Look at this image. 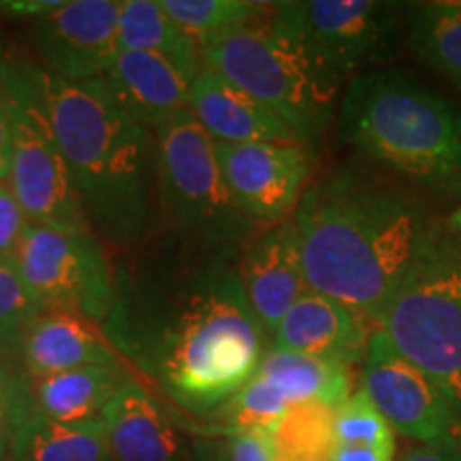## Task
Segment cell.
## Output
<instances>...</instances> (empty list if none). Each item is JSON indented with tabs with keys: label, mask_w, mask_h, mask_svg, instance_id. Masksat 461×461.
Here are the masks:
<instances>
[{
	"label": "cell",
	"mask_w": 461,
	"mask_h": 461,
	"mask_svg": "<svg viewBox=\"0 0 461 461\" xmlns=\"http://www.w3.org/2000/svg\"><path fill=\"white\" fill-rule=\"evenodd\" d=\"M257 374L269 380L291 406L322 403L338 411L353 395V376L348 366L288 350L272 348L265 353Z\"/></svg>",
	"instance_id": "cell-22"
},
{
	"label": "cell",
	"mask_w": 461,
	"mask_h": 461,
	"mask_svg": "<svg viewBox=\"0 0 461 461\" xmlns=\"http://www.w3.org/2000/svg\"><path fill=\"white\" fill-rule=\"evenodd\" d=\"M240 278L265 333L308 291L293 221L258 227L240 250Z\"/></svg>",
	"instance_id": "cell-14"
},
{
	"label": "cell",
	"mask_w": 461,
	"mask_h": 461,
	"mask_svg": "<svg viewBox=\"0 0 461 461\" xmlns=\"http://www.w3.org/2000/svg\"><path fill=\"white\" fill-rule=\"evenodd\" d=\"M43 310L22 282L14 258H0V367L22 372L26 333Z\"/></svg>",
	"instance_id": "cell-27"
},
{
	"label": "cell",
	"mask_w": 461,
	"mask_h": 461,
	"mask_svg": "<svg viewBox=\"0 0 461 461\" xmlns=\"http://www.w3.org/2000/svg\"><path fill=\"white\" fill-rule=\"evenodd\" d=\"M101 423L112 461H186L165 412L132 376L109 402Z\"/></svg>",
	"instance_id": "cell-19"
},
{
	"label": "cell",
	"mask_w": 461,
	"mask_h": 461,
	"mask_svg": "<svg viewBox=\"0 0 461 461\" xmlns=\"http://www.w3.org/2000/svg\"><path fill=\"white\" fill-rule=\"evenodd\" d=\"M218 447V461H276V442L272 431L255 429L227 434Z\"/></svg>",
	"instance_id": "cell-31"
},
{
	"label": "cell",
	"mask_w": 461,
	"mask_h": 461,
	"mask_svg": "<svg viewBox=\"0 0 461 461\" xmlns=\"http://www.w3.org/2000/svg\"><path fill=\"white\" fill-rule=\"evenodd\" d=\"M99 79L113 105L149 132L190 112V82L160 56L120 50Z\"/></svg>",
	"instance_id": "cell-15"
},
{
	"label": "cell",
	"mask_w": 461,
	"mask_h": 461,
	"mask_svg": "<svg viewBox=\"0 0 461 461\" xmlns=\"http://www.w3.org/2000/svg\"><path fill=\"white\" fill-rule=\"evenodd\" d=\"M291 408L286 397L261 374H255L230 400L212 412L214 434H240V431H274L285 412Z\"/></svg>",
	"instance_id": "cell-28"
},
{
	"label": "cell",
	"mask_w": 461,
	"mask_h": 461,
	"mask_svg": "<svg viewBox=\"0 0 461 461\" xmlns=\"http://www.w3.org/2000/svg\"><path fill=\"white\" fill-rule=\"evenodd\" d=\"M122 0H67L34 20V50L41 68L65 82L99 79L118 56Z\"/></svg>",
	"instance_id": "cell-13"
},
{
	"label": "cell",
	"mask_w": 461,
	"mask_h": 461,
	"mask_svg": "<svg viewBox=\"0 0 461 461\" xmlns=\"http://www.w3.org/2000/svg\"><path fill=\"white\" fill-rule=\"evenodd\" d=\"M190 113L216 143H302L278 115L207 67L190 82Z\"/></svg>",
	"instance_id": "cell-17"
},
{
	"label": "cell",
	"mask_w": 461,
	"mask_h": 461,
	"mask_svg": "<svg viewBox=\"0 0 461 461\" xmlns=\"http://www.w3.org/2000/svg\"><path fill=\"white\" fill-rule=\"evenodd\" d=\"M118 299L101 327L120 359L184 411L212 414L255 376L265 330L248 303L240 252L165 233L118 267Z\"/></svg>",
	"instance_id": "cell-1"
},
{
	"label": "cell",
	"mask_w": 461,
	"mask_h": 461,
	"mask_svg": "<svg viewBox=\"0 0 461 461\" xmlns=\"http://www.w3.org/2000/svg\"><path fill=\"white\" fill-rule=\"evenodd\" d=\"M338 132L361 157L428 193H461V109L400 71H366L346 84Z\"/></svg>",
	"instance_id": "cell-4"
},
{
	"label": "cell",
	"mask_w": 461,
	"mask_h": 461,
	"mask_svg": "<svg viewBox=\"0 0 461 461\" xmlns=\"http://www.w3.org/2000/svg\"><path fill=\"white\" fill-rule=\"evenodd\" d=\"M160 9L188 32L199 48L218 34L255 24L272 14L276 3L255 0H158Z\"/></svg>",
	"instance_id": "cell-25"
},
{
	"label": "cell",
	"mask_w": 461,
	"mask_h": 461,
	"mask_svg": "<svg viewBox=\"0 0 461 461\" xmlns=\"http://www.w3.org/2000/svg\"><path fill=\"white\" fill-rule=\"evenodd\" d=\"M122 363L99 325L84 316L43 310L26 333L22 348V372L28 380L84 366Z\"/></svg>",
	"instance_id": "cell-18"
},
{
	"label": "cell",
	"mask_w": 461,
	"mask_h": 461,
	"mask_svg": "<svg viewBox=\"0 0 461 461\" xmlns=\"http://www.w3.org/2000/svg\"><path fill=\"white\" fill-rule=\"evenodd\" d=\"M37 412L32 383L22 372L0 367V457L9 453L11 442L26 420Z\"/></svg>",
	"instance_id": "cell-30"
},
{
	"label": "cell",
	"mask_w": 461,
	"mask_h": 461,
	"mask_svg": "<svg viewBox=\"0 0 461 461\" xmlns=\"http://www.w3.org/2000/svg\"><path fill=\"white\" fill-rule=\"evenodd\" d=\"M0 461H11V459L7 457V455H5V457H0Z\"/></svg>",
	"instance_id": "cell-38"
},
{
	"label": "cell",
	"mask_w": 461,
	"mask_h": 461,
	"mask_svg": "<svg viewBox=\"0 0 461 461\" xmlns=\"http://www.w3.org/2000/svg\"><path fill=\"white\" fill-rule=\"evenodd\" d=\"M157 137V230L193 244L240 252L257 224L230 199L214 140L184 112Z\"/></svg>",
	"instance_id": "cell-7"
},
{
	"label": "cell",
	"mask_w": 461,
	"mask_h": 461,
	"mask_svg": "<svg viewBox=\"0 0 461 461\" xmlns=\"http://www.w3.org/2000/svg\"><path fill=\"white\" fill-rule=\"evenodd\" d=\"M222 180L257 227L291 221L308 188L314 157L303 143H216Z\"/></svg>",
	"instance_id": "cell-12"
},
{
	"label": "cell",
	"mask_w": 461,
	"mask_h": 461,
	"mask_svg": "<svg viewBox=\"0 0 461 461\" xmlns=\"http://www.w3.org/2000/svg\"><path fill=\"white\" fill-rule=\"evenodd\" d=\"M131 378L122 363L84 366L51 376L31 380L34 408L58 423H99L103 412Z\"/></svg>",
	"instance_id": "cell-20"
},
{
	"label": "cell",
	"mask_w": 461,
	"mask_h": 461,
	"mask_svg": "<svg viewBox=\"0 0 461 461\" xmlns=\"http://www.w3.org/2000/svg\"><path fill=\"white\" fill-rule=\"evenodd\" d=\"M376 330L461 414V235L434 224Z\"/></svg>",
	"instance_id": "cell-5"
},
{
	"label": "cell",
	"mask_w": 461,
	"mask_h": 461,
	"mask_svg": "<svg viewBox=\"0 0 461 461\" xmlns=\"http://www.w3.org/2000/svg\"><path fill=\"white\" fill-rule=\"evenodd\" d=\"M0 79L11 126L7 180L26 218L65 233L95 235L82 214L67 160L45 112L37 65L0 60Z\"/></svg>",
	"instance_id": "cell-8"
},
{
	"label": "cell",
	"mask_w": 461,
	"mask_h": 461,
	"mask_svg": "<svg viewBox=\"0 0 461 461\" xmlns=\"http://www.w3.org/2000/svg\"><path fill=\"white\" fill-rule=\"evenodd\" d=\"M402 7L384 0H293L276 3L267 22L316 71L342 86L393 50Z\"/></svg>",
	"instance_id": "cell-9"
},
{
	"label": "cell",
	"mask_w": 461,
	"mask_h": 461,
	"mask_svg": "<svg viewBox=\"0 0 461 461\" xmlns=\"http://www.w3.org/2000/svg\"><path fill=\"white\" fill-rule=\"evenodd\" d=\"M14 261L28 293L45 310L84 316L99 327L112 316L118 272L95 235L28 222Z\"/></svg>",
	"instance_id": "cell-10"
},
{
	"label": "cell",
	"mask_w": 461,
	"mask_h": 461,
	"mask_svg": "<svg viewBox=\"0 0 461 461\" xmlns=\"http://www.w3.org/2000/svg\"><path fill=\"white\" fill-rule=\"evenodd\" d=\"M333 436H336V445L380 447L395 451V431L361 389L336 411Z\"/></svg>",
	"instance_id": "cell-29"
},
{
	"label": "cell",
	"mask_w": 461,
	"mask_h": 461,
	"mask_svg": "<svg viewBox=\"0 0 461 461\" xmlns=\"http://www.w3.org/2000/svg\"><path fill=\"white\" fill-rule=\"evenodd\" d=\"M11 461H112L103 423L68 425L34 412L11 442Z\"/></svg>",
	"instance_id": "cell-24"
},
{
	"label": "cell",
	"mask_w": 461,
	"mask_h": 461,
	"mask_svg": "<svg viewBox=\"0 0 461 461\" xmlns=\"http://www.w3.org/2000/svg\"><path fill=\"white\" fill-rule=\"evenodd\" d=\"M37 82L90 230L137 250L157 230V137L113 105L101 79L65 82L37 65Z\"/></svg>",
	"instance_id": "cell-3"
},
{
	"label": "cell",
	"mask_w": 461,
	"mask_h": 461,
	"mask_svg": "<svg viewBox=\"0 0 461 461\" xmlns=\"http://www.w3.org/2000/svg\"><path fill=\"white\" fill-rule=\"evenodd\" d=\"M291 221L308 288L376 327L436 224L411 190L355 169L310 184Z\"/></svg>",
	"instance_id": "cell-2"
},
{
	"label": "cell",
	"mask_w": 461,
	"mask_h": 461,
	"mask_svg": "<svg viewBox=\"0 0 461 461\" xmlns=\"http://www.w3.org/2000/svg\"><path fill=\"white\" fill-rule=\"evenodd\" d=\"M400 461H461V442L411 447L403 451Z\"/></svg>",
	"instance_id": "cell-34"
},
{
	"label": "cell",
	"mask_w": 461,
	"mask_h": 461,
	"mask_svg": "<svg viewBox=\"0 0 461 461\" xmlns=\"http://www.w3.org/2000/svg\"><path fill=\"white\" fill-rule=\"evenodd\" d=\"M267 17L205 41L203 67L274 112L312 148L336 118L339 86L282 39Z\"/></svg>",
	"instance_id": "cell-6"
},
{
	"label": "cell",
	"mask_w": 461,
	"mask_h": 461,
	"mask_svg": "<svg viewBox=\"0 0 461 461\" xmlns=\"http://www.w3.org/2000/svg\"><path fill=\"white\" fill-rule=\"evenodd\" d=\"M11 169V126L7 113V101H5L3 79H0V182L9 177Z\"/></svg>",
	"instance_id": "cell-36"
},
{
	"label": "cell",
	"mask_w": 461,
	"mask_h": 461,
	"mask_svg": "<svg viewBox=\"0 0 461 461\" xmlns=\"http://www.w3.org/2000/svg\"><path fill=\"white\" fill-rule=\"evenodd\" d=\"M445 227L455 230V233H457V235H461V201H459V205L451 212V216H448V221L445 222Z\"/></svg>",
	"instance_id": "cell-37"
},
{
	"label": "cell",
	"mask_w": 461,
	"mask_h": 461,
	"mask_svg": "<svg viewBox=\"0 0 461 461\" xmlns=\"http://www.w3.org/2000/svg\"><path fill=\"white\" fill-rule=\"evenodd\" d=\"M361 391L397 434L419 445L459 442V417L434 380L397 353L384 333L372 330L361 361Z\"/></svg>",
	"instance_id": "cell-11"
},
{
	"label": "cell",
	"mask_w": 461,
	"mask_h": 461,
	"mask_svg": "<svg viewBox=\"0 0 461 461\" xmlns=\"http://www.w3.org/2000/svg\"><path fill=\"white\" fill-rule=\"evenodd\" d=\"M370 333L366 331V321H361L353 310L308 288L286 310L269 336L278 350L350 367L363 361Z\"/></svg>",
	"instance_id": "cell-16"
},
{
	"label": "cell",
	"mask_w": 461,
	"mask_h": 461,
	"mask_svg": "<svg viewBox=\"0 0 461 461\" xmlns=\"http://www.w3.org/2000/svg\"><path fill=\"white\" fill-rule=\"evenodd\" d=\"M395 451L380 447H359V445H336L330 461H393Z\"/></svg>",
	"instance_id": "cell-35"
},
{
	"label": "cell",
	"mask_w": 461,
	"mask_h": 461,
	"mask_svg": "<svg viewBox=\"0 0 461 461\" xmlns=\"http://www.w3.org/2000/svg\"><path fill=\"white\" fill-rule=\"evenodd\" d=\"M408 48L461 92V0H429L406 9Z\"/></svg>",
	"instance_id": "cell-23"
},
{
	"label": "cell",
	"mask_w": 461,
	"mask_h": 461,
	"mask_svg": "<svg viewBox=\"0 0 461 461\" xmlns=\"http://www.w3.org/2000/svg\"><path fill=\"white\" fill-rule=\"evenodd\" d=\"M28 218L15 199L14 190L0 182V258H14L24 238Z\"/></svg>",
	"instance_id": "cell-32"
},
{
	"label": "cell",
	"mask_w": 461,
	"mask_h": 461,
	"mask_svg": "<svg viewBox=\"0 0 461 461\" xmlns=\"http://www.w3.org/2000/svg\"><path fill=\"white\" fill-rule=\"evenodd\" d=\"M333 408L322 403H295L276 425V461H330L333 436Z\"/></svg>",
	"instance_id": "cell-26"
},
{
	"label": "cell",
	"mask_w": 461,
	"mask_h": 461,
	"mask_svg": "<svg viewBox=\"0 0 461 461\" xmlns=\"http://www.w3.org/2000/svg\"><path fill=\"white\" fill-rule=\"evenodd\" d=\"M118 48L165 58L188 82L203 68L199 43L160 9L158 0H122Z\"/></svg>",
	"instance_id": "cell-21"
},
{
	"label": "cell",
	"mask_w": 461,
	"mask_h": 461,
	"mask_svg": "<svg viewBox=\"0 0 461 461\" xmlns=\"http://www.w3.org/2000/svg\"><path fill=\"white\" fill-rule=\"evenodd\" d=\"M62 3L65 0H5V3H0V14L41 20V17L50 15L51 11L62 7Z\"/></svg>",
	"instance_id": "cell-33"
}]
</instances>
